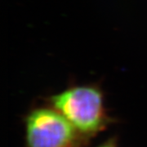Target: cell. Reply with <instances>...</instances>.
Masks as SVG:
<instances>
[{"mask_svg": "<svg viewBox=\"0 0 147 147\" xmlns=\"http://www.w3.org/2000/svg\"><path fill=\"white\" fill-rule=\"evenodd\" d=\"M98 147H117L116 146L115 143L112 142V141H110V142H106V143H104L103 145H101L100 146Z\"/></svg>", "mask_w": 147, "mask_h": 147, "instance_id": "cell-3", "label": "cell"}, {"mask_svg": "<svg viewBox=\"0 0 147 147\" xmlns=\"http://www.w3.org/2000/svg\"><path fill=\"white\" fill-rule=\"evenodd\" d=\"M79 131L57 110L38 109L26 119L28 147H75Z\"/></svg>", "mask_w": 147, "mask_h": 147, "instance_id": "cell-2", "label": "cell"}, {"mask_svg": "<svg viewBox=\"0 0 147 147\" xmlns=\"http://www.w3.org/2000/svg\"><path fill=\"white\" fill-rule=\"evenodd\" d=\"M50 101L80 133L91 135L105 126L103 96L95 86L71 87L52 96Z\"/></svg>", "mask_w": 147, "mask_h": 147, "instance_id": "cell-1", "label": "cell"}]
</instances>
